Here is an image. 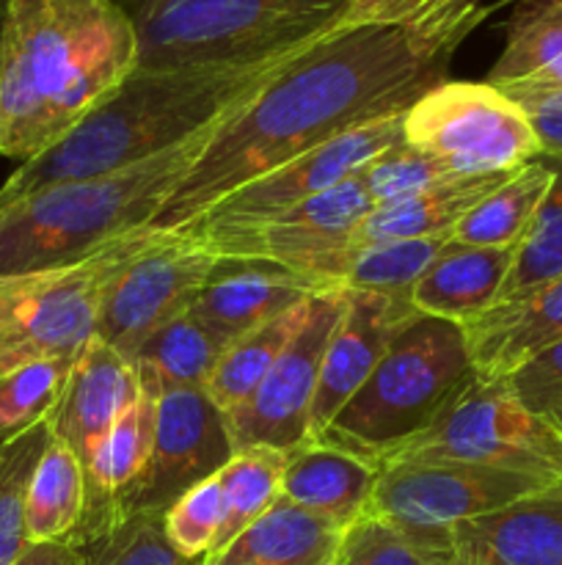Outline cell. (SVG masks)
<instances>
[{
	"mask_svg": "<svg viewBox=\"0 0 562 565\" xmlns=\"http://www.w3.org/2000/svg\"><path fill=\"white\" fill-rule=\"evenodd\" d=\"M287 452L273 447H246L231 456L218 472L220 494H224V527L209 555L224 550L242 530L264 516L281 497V475H284ZM207 555V557H209Z\"/></svg>",
	"mask_w": 562,
	"mask_h": 565,
	"instance_id": "4dcf8cb0",
	"label": "cell"
},
{
	"mask_svg": "<svg viewBox=\"0 0 562 565\" xmlns=\"http://www.w3.org/2000/svg\"><path fill=\"white\" fill-rule=\"evenodd\" d=\"M472 381L461 326L419 315L320 439L375 463L428 428Z\"/></svg>",
	"mask_w": 562,
	"mask_h": 565,
	"instance_id": "8992f818",
	"label": "cell"
},
{
	"mask_svg": "<svg viewBox=\"0 0 562 565\" xmlns=\"http://www.w3.org/2000/svg\"><path fill=\"white\" fill-rule=\"evenodd\" d=\"M523 108L538 132L543 158L562 163V88L551 92H505Z\"/></svg>",
	"mask_w": 562,
	"mask_h": 565,
	"instance_id": "60d3db41",
	"label": "cell"
},
{
	"mask_svg": "<svg viewBox=\"0 0 562 565\" xmlns=\"http://www.w3.org/2000/svg\"><path fill=\"white\" fill-rule=\"evenodd\" d=\"M158 235L147 226L80 263L0 276V375L42 359H75L97 331L110 281Z\"/></svg>",
	"mask_w": 562,
	"mask_h": 565,
	"instance_id": "52a82bcc",
	"label": "cell"
},
{
	"mask_svg": "<svg viewBox=\"0 0 562 565\" xmlns=\"http://www.w3.org/2000/svg\"><path fill=\"white\" fill-rule=\"evenodd\" d=\"M402 141L457 177L505 174L543 158L521 105L488 81H441L402 114Z\"/></svg>",
	"mask_w": 562,
	"mask_h": 565,
	"instance_id": "9c48e42d",
	"label": "cell"
},
{
	"mask_svg": "<svg viewBox=\"0 0 562 565\" xmlns=\"http://www.w3.org/2000/svg\"><path fill=\"white\" fill-rule=\"evenodd\" d=\"M83 563H86V557H83L80 546L58 541V544H31L25 550V555H22L14 565H83Z\"/></svg>",
	"mask_w": 562,
	"mask_h": 565,
	"instance_id": "b9f144b4",
	"label": "cell"
},
{
	"mask_svg": "<svg viewBox=\"0 0 562 565\" xmlns=\"http://www.w3.org/2000/svg\"><path fill=\"white\" fill-rule=\"evenodd\" d=\"M450 61V53L406 28H334L220 125L149 230L182 232L226 193L275 166L353 127L408 110L428 88L446 81Z\"/></svg>",
	"mask_w": 562,
	"mask_h": 565,
	"instance_id": "6da1fadb",
	"label": "cell"
},
{
	"mask_svg": "<svg viewBox=\"0 0 562 565\" xmlns=\"http://www.w3.org/2000/svg\"><path fill=\"white\" fill-rule=\"evenodd\" d=\"M554 182L551 160L538 158L512 171L452 230V243L479 248H516Z\"/></svg>",
	"mask_w": 562,
	"mask_h": 565,
	"instance_id": "4316f807",
	"label": "cell"
},
{
	"mask_svg": "<svg viewBox=\"0 0 562 565\" xmlns=\"http://www.w3.org/2000/svg\"><path fill=\"white\" fill-rule=\"evenodd\" d=\"M345 290L314 292L309 318L295 340L275 359L270 373L259 381L246 403L226 417L235 452L246 447H273L290 452L306 441L320 364L345 312Z\"/></svg>",
	"mask_w": 562,
	"mask_h": 565,
	"instance_id": "5bb4252c",
	"label": "cell"
},
{
	"mask_svg": "<svg viewBox=\"0 0 562 565\" xmlns=\"http://www.w3.org/2000/svg\"><path fill=\"white\" fill-rule=\"evenodd\" d=\"M86 513V478L75 452L50 434L31 475L25 497V530L31 544H58L77 535Z\"/></svg>",
	"mask_w": 562,
	"mask_h": 565,
	"instance_id": "83f0119b",
	"label": "cell"
},
{
	"mask_svg": "<svg viewBox=\"0 0 562 565\" xmlns=\"http://www.w3.org/2000/svg\"><path fill=\"white\" fill-rule=\"evenodd\" d=\"M479 384H507L540 353L562 342V276L512 301L494 303L461 326Z\"/></svg>",
	"mask_w": 562,
	"mask_h": 565,
	"instance_id": "ac0fdd59",
	"label": "cell"
},
{
	"mask_svg": "<svg viewBox=\"0 0 562 565\" xmlns=\"http://www.w3.org/2000/svg\"><path fill=\"white\" fill-rule=\"evenodd\" d=\"M455 461L527 475L562 486V434L523 406L510 384H479L477 379L417 436L375 461Z\"/></svg>",
	"mask_w": 562,
	"mask_h": 565,
	"instance_id": "ba28073f",
	"label": "cell"
},
{
	"mask_svg": "<svg viewBox=\"0 0 562 565\" xmlns=\"http://www.w3.org/2000/svg\"><path fill=\"white\" fill-rule=\"evenodd\" d=\"M75 359H42L0 375V445L47 423Z\"/></svg>",
	"mask_w": 562,
	"mask_h": 565,
	"instance_id": "d590c367",
	"label": "cell"
},
{
	"mask_svg": "<svg viewBox=\"0 0 562 565\" xmlns=\"http://www.w3.org/2000/svg\"><path fill=\"white\" fill-rule=\"evenodd\" d=\"M138 70H196L275 58L334 31L350 0H116Z\"/></svg>",
	"mask_w": 562,
	"mask_h": 565,
	"instance_id": "5b68a950",
	"label": "cell"
},
{
	"mask_svg": "<svg viewBox=\"0 0 562 565\" xmlns=\"http://www.w3.org/2000/svg\"><path fill=\"white\" fill-rule=\"evenodd\" d=\"M372 207V199L356 174L253 230L202 246L215 257L268 259L295 270L317 290H339L347 263L356 252V232Z\"/></svg>",
	"mask_w": 562,
	"mask_h": 565,
	"instance_id": "7c38bea8",
	"label": "cell"
},
{
	"mask_svg": "<svg viewBox=\"0 0 562 565\" xmlns=\"http://www.w3.org/2000/svg\"><path fill=\"white\" fill-rule=\"evenodd\" d=\"M136 70V31L116 0H6L0 158L44 154Z\"/></svg>",
	"mask_w": 562,
	"mask_h": 565,
	"instance_id": "7a4b0ae2",
	"label": "cell"
},
{
	"mask_svg": "<svg viewBox=\"0 0 562 565\" xmlns=\"http://www.w3.org/2000/svg\"><path fill=\"white\" fill-rule=\"evenodd\" d=\"M452 541L474 546L499 565H562V486L461 524Z\"/></svg>",
	"mask_w": 562,
	"mask_h": 565,
	"instance_id": "7402d4cb",
	"label": "cell"
},
{
	"mask_svg": "<svg viewBox=\"0 0 562 565\" xmlns=\"http://www.w3.org/2000/svg\"><path fill=\"white\" fill-rule=\"evenodd\" d=\"M446 243H452V235L356 246L345 276L339 281V290L411 298L413 285L422 279V274L433 265V259L444 252Z\"/></svg>",
	"mask_w": 562,
	"mask_h": 565,
	"instance_id": "1f68e13d",
	"label": "cell"
},
{
	"mask_svg": "<svg viewBox=\"0 0 562 565\" xmlns=\"http://www.w3.org/2000/svg\"><path fill=\"white\" fill-rule=\"evenodd\" d=\"M510 174L512 171H505V174L457 177V180L430 188V191L402 199V202L372 207V213L358 226L353 246L452 235V230L466 218L468 210L483 202Z\"/></svg>",
	"mask_w": 562,
	"mask_h": 565,
	"instance_id": "d4e9b609",
	"label": "cell"
},
{
	"mask_svg": "<svg viewBox=\"0 0 562 565\" xmlns=\"http://www.w3.org/2000/svg\"><path fill=\"white\" fill-rule=\"evenodd\" d=\"M50 434V423H39L36 428L0 445V565H14L31 546L25 530V497Z\"/></svg>",
	"mask_w": 562,
	"mask_h": 565,
	"instance_id": "e575fe53",
	"label": "cell"
},
{
	"mask_svg": "<svg viewBox=\"0 0 562 565\" xmlns=\"http://www.w3.org/2000/svg\"><path fill=\"white\" fill-rule=\"evenodd\" d=\"M215 263L202 243L160 232L110 281L94 334L132 362L149 337L193 307Z\"/></svg>",
	"mask_w": 562,
	"mask_h": 565,
	"instance_id": "4fadbf2b",
	"label": "cell"
},
{
	"mask_svg": "<svg viewBox=\"0 0 562 565\" xmlns=\"http://www.w3.org/2000/svg\"><path fill=\"white\" fill-rule=\"evenodd\" d=\"M141 395L136 364L94 334L72 362L58 406L47 419L50 430L86 469L116 419Z\"/></svg>",
	"mask_w": 562,
	"mask_h": 565,
	"instance_id": "e0dca14e",
	"label": "cell"
},
{
	"mask_svg": "<svg viewBox=\"0 0 562 565\" xmlns=\"http://www.w3.org/2000/svg\"><path fill=\"white\" fill-rule=\"evenodd\" d=\"M229 342L220 340L193 307L149 337L136 353L138 384L149 397L176 390H204Z\"/></svg>",
	"mask_w": 562,
	"mask_h": 565,
	"instance_id": "484cf974",
	"label": "cell"
},
{
	"mask_svg": "<svg viewBox=\"0 0 562 565\" xmlns=\"http://www.w3.org/2000/svg\"><path fill=\"white\" fill-rule=\"evenodd\" d=\"M452 539L422 535L375 516H361L345 530L334 565H446Z\"/></svg>",
	"mask_w": 562,
	"mask_h": 565,
	"instance_id": "836d02e7",
	"label": "cell"
},
{
	"mask_svg": "<svg viewBox=\"0 0 562 565\" xmlns=\"http://www.w3.org/2000/svg\"><path fill=\"white\" fill-rule=\"evenodd\" d=\"M295 53L235 66L136 70L75 130L0 185V207L58 182L110 174L187 141L253 97Z\"/></svg>",
	"mask_w": 562,
	"mask_h": 565,
	"instance_id": "3957f363",
	"label": "cell"
},
{
	"mask_svg": "<svg viewBox=\"0 0 562 565\" xmlns=\"http://www.w3.org/2000/svg\"><path fill=\"white\" fill-rule=\"evenodd\" d=\"M543 417L549 419V423L554 425V428L560 430V434H562V406H556V408H549V412H543Z\"/></svg>",
	"mask_w": 562,
	"mask_h": 565,
	"instance_id": "ee69618b",
	"label": "cell"
},
{
	"mask_svg": "<svg viewBox=\"0 0 562 565\" xmlns=\"http://www.w3.org/2000/svg\"><path fill=\"white\" fill-rule=\"evenodd\" d=\"M507 384L532 412L543 414L562 406V342L518 370Z\"/></svg>",
	"mask_w": 562,
	"mask_h": 565,
	"instance_id": "ab89813d",
	"label": "cell"
},
{
	"mask_svg": "<svg viewBox=\"0 0 562 565\" xmlns=\"http://www.w3.org/2000/svg\"><path fill=\"white\" fill-rule=\"evenodd\" d=\"M309 309H312V296L298 303V307L281 312L279 318L251 329L226 348L218 367L213 370L207 386H204V392H207V397L215 403L218 412L229 417L235 408L246 403V397L257 390L259 381L270 373L275 359L290 348L298 331L303 329Z\"/></svg>",
	"mask_w": 562,
	"mask_h": 565,
	"instance_id": "f1b7e54d",
	"label": "cell"
},
{
	"mask_svg": "<svg viewBox=\"0 0 562 565\" xmlns=\"http://www.w3.org/2000/svg\"><path fill=\"white\" fill-rule=\"evenodd\" d=\"M3 20H6V0H0V58H3Z\"/></svg>",
	"mask_w": 562,
	"mask_h": 565,
	"instance_id": "f6af8a7d",
	"label": "cell"
},
{
	"mask_svg": "<svg viewBox=\"0 0 562 565\" xmlns=\"http://www.w3.org/2000/svg\"><path fill=\"white\" fill-rule=\"evenodd\" d=\"M516 248H479L446 243L422 279L413 285L411 303L419 315L466 326L490 309L510 274Z\"/></svg>",
	"mask_w": 562,
	"mask_h": 565,
	"instance_id": "44dd1931",
	"label": "cell"
},
{
	"mask_svg": "<svg viewBox=\"0 0 562 565\" xmlns=\"http://www.w3.org/2000/svg\"><path fill=\"white\" fill-rule=\"evenodd\" d=\"M314 292L320 290L312 281L284 265L251 257H218L193 301V312L231 345Z\"/></svg>",
	"mask_w": 562,
	"mask_h": 565,
	"instance_id": "d6986e66",
	"label": "cell"
},
{
	"mask_svg": "<svg viewBox=\"0 0 562 565\" xmlns=\"http://www.w3.org/2000/svg\"><path fill=\"white\" fill-rule=\"evenodd\" d=\"M551 166H554V182L534 213L527 235L516 246L510 274L496 303L527 296L562 276V163L551 160Z\"/></svg>",
	"mask_w": 562,
	"mask_h": 565,
	"instance_id": "d6a6232c",
	"label": "cell"
},
{
	"mask_svg": "<svg viewBox=\"0 0 562 565\" xmlns=\"http://www.w3.org/2000/svg\"><path fill=\"white\" fill-rule=\"evenodd\" d=\"M235 456L226 414L204 390L165 392L154 401V441L147 472L125 516H163L185 491L218 475Z\"/></svg>",
	"mask_w": 562,
	"mask_h": 565,
	"instance_id": "9a60e30c",
	"label": "cell"
},
{
	"mask_svg": "<svg viewBox=\"0 0 562 565\" xmlns=\"http://www.w3.org/2000/svg\"><path fill=\"white\" fill-rule=\"evenodd\" d=\"M485 14V0H350L336 28L397 25L430 47L455 55Z\"/></svg>",
	"mask_w": 562,
	"mask_h": 565,
	"instance_id": "f546056e",
	"label": "cell"
},
{
	"mask_svg": "<svg viewBox=\"0 0 562 565\" xmlns=\"http://www.w3.org/2000/svg\"><path fill=\"white\" fill-rule=\"evenodd\" d=\"M231 114L141 163L86 180L58 182L3 204L0 276L80 263L108 243L147 230Z\"/></svg>",
	"mask_w": 562,
	"mask_h": 565,
	"instance_id": "277c9868",
	"label": "cell"
},
{
	"mask_svg": "<svg viewBox=\"0 0 562 565\" xmlns=\"http://www.w3.org/2000/svg\"><path fill=\"white\" fill-rule=\"evenodd\" d=\"M342 535L339 524L279 500L202 565H334Z\"/></svg>",
	"mask_w": 562,
	"mask_h": 565,
	"instance_id": "603a6c76",
	"label": "cell"
},
{
	"mask_svg": "<svg viewBox=\"0 0 562 565\" xmlns=\"http://www.w3.org/2000/svg\"><path fill=\"white\" fill-rule=\"evenodd\" d=\"M224 527V494L218 475L202 480L163 513V533L171 550L185 561H204Z\"/></svg>",
	"mask_w": 562,
	"mask_h": 565,
	"instance_id": "f35d334b",
	"label": "cell"
},
{
	"mask_svg": "<svg viewBox=\"0 0 562 565\" xmlns=\"http://www.w3.org/2000/svg\"><path fill=\"white\" fill-rule=\"evenodd\" d=\"M402 114L406 110L353 127V130L325 141L323 147L275 166L268 174L226 193L207 213H202L191 226L174 232V235H185L196 243L220 241L226 235L253 230V226L309 202L317 193L350 180L369 160L400 141Z\"/></svg>",
	"mask_w": 562,
	"mask_h": 565,
	"instance_id": "30bf717a",
	"label": "cell"
},
{
	"mask_svg": "<svg viewBox=\"0 0 562 565\" xmlns=\"http://www.w3.org/2000/svg\"><path fill=\"white\" fill-rule=\"evenodd\" d=\"M378 483V467L331 441H303L287 452L281 475V502L350 527L364 516L369 494Z\"/></svg>",
	"mask_w": 562,
	"mask_h": 565,
	"instance_id": "ffe728a7",
	"label": "cell"
},
{
	"mask_svg": "<svg viewBox=\"0 0 562 565\" xmlns=\"http://www.w3.org/2000/svg\"><path fill=\"white\" fill-rule=\"evenodd\" d=\"M419 318L411 298L383 296V292H347L345 312L331 334L320 364L317 392H314L312 417L306 441L320 439L336 414L353 401L364 381L369 379L395 337Z\"/></svg>",
	"mask_w": 562,
	"mask_h": 565,
	"instance_id": "2e32d148",
	"label": "cell"
},
{
	"mask_svg": "<svg viewBox=\"0 0 562 565\" xmlns=\"http://www.w3.org/2000/svg\"><path fill=\"white\" fill-rule=\"evenodd\" d=\"M80 550L86 557L83 565H202V561H185L171 550L160 513L127 516Z\"/></svg>",
	"mask_w": 562,
	"mask_h": 565,
	"instance_id": "74e56055",
	"label": "cell"
},
{
	"mask_svg": "<svg viewBox=\"0 0 562 565\" xmlns=\"http://www.w3.org/2000/svg\"><path fill=\"white\" fill-rule=\"evenodd\" d=\"M358 177H361L375 207L402 202V199H411L417 193L430 191V188H439L444 182L457 180L455 171L446 169L441 160L408 147L402 138L397 143H391L386 152H380L378 158L369 160L358 171Z\"/></svg>",
	"mask_w": 562,
	"mask_h": 565,
	"instance_id": "8d00e7d4",
	"label": "cell"
},
{
	"mask_svg": "<svg viewBox=\"0 0 562 565\" xmlns=\"http://www.w3.org/2000/svg\"><path fill=\"white\" fill-rule=\"evenodd\" d=\"M543 489L551 486L477 463L402 461L378 469V483L364 516L383 519L411 533L452 539L461 524L501 511Z\"/></svg>",
	"mask_w": 562,
	"mask_h": 565,
	"instance_id": "8fae6325",
	"label": "cell"
},
{
	"mask_svg": "<svg viewBox=\"0 0 562 565\" xmlns=\"http://www.w3.org/2000/svg\"><path fill=\"white\" fill-rule=\"evenodd\" d=\"M446 565H499L490 557H485L483 552H477L474 546L463 544V541H452V557Z\"/></svg>",
	"mask_w": 562,
	"mask_h": 565,
	"instance_id": "7bdbcfd3",
	"label": "cell"
},
{
	"mask_svg": "<svg viewBox=\"0 0 562 565\" xmlns=\"http://www.w3.org/2000/svg\"><path fill=\"white\" fill-rule=\"evenodd\" d=\"M485 81L501 92L562 88V0H512L505 47Z\"/></svg>",
	"mask_w": 562,
	"mask_h": 565,
	"instance_id": "cb8c5ba5",
	"label": "cell"
}]
</instances>
